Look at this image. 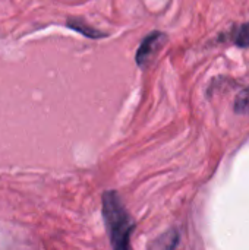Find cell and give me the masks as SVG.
Listing matches in <instances>:
<instances>
[{
  "mask_svg": "<svg viewBox=\"0 0 249 250\" xmlns=\"http://www.w3.org/2000/svg\"><path fill=\"white\" fill-rule=\"evenodd\" d=\"M233 42L238 47H249V22L238 26L233 32Z\"/></svg>",
  "mask_w": 249,
  "mask_h": 250,
  "instance_id": "4",
  "label": "cell"
},
{
  "mask_svg": "<svg viewBox=\"0 0 249 250\" xmlns=\"http://www.w3.org/2000/svg\"><path fill=\"white\" fill-rule=\"evenodd\" d=\"M178 243H179V233L175 229H170L169 231L163 233L151 243L150 250H175Z\"/></svg>",
  "mask_w": 249,
  "mask_h": 250,
  "instance_id": "3",
  "label": "cell"
},
{
  "mask_svg": "<svg viewBox=\"0 0 249 250\" xmlns=\"http://www.w3.org/2000/svg\"><path fill=\"white\" fill-rule=\"evenodd\" d=\"M235 111L238 114H248L249 116V88L241 91L235 100Z\"/></svg>",
  "mask_w": 249,
  "mask_h": 250,
  "instance_id": "6",
  "label": "cell"
},
{
  "mask_svg": "<svg viewBox=\"0 0 249 250\" xmlns=\"http://www.w3.org/2000/svg\"><path fill=\"white\" fill-rule=\"evenodd\" d=\"M103 218L113 250H132L129 245L134 221L125 209L119 195L113 190L103 195Z\"/></svg>",
  "mask_w": 249,
  "mask_h": 250,
  "instance_id": "1",
  "label": "cell"
},
{
  "mask_svg": "<svg viewBox=\"0 0 249 250\" xmlns=\"http://www.w3.org/2000/svg\"><path fill=\"white\" fill-rule=\"evenodd\" d=\"M166 41H167L166 34H163L160 31H154L150 35H147L142 40V42H141V45H139V48L136 51V63H138V66L145 67L150 63V60L158 53V50L163 47V44Z\"/></svg>",
  "mask_w": 249,
  "mask_h": 250,
  "instance_id": "2",
  "label": "cell"
},
{
  "mask_svg": "<svg viewBox=\"0 0 249 250\" xmlns=\"http://www.w3.org/2000/svg\"><path fill=\"white\" fill-rule=\"evenodd\" d=\"M68 25H69V28L78 31V32H81V34H84L85 37H90V38H100V37H104V35H106V34H103V32H98L97 29H92V28L87 26L84 22L69 21Z\"/></svg>",
  "mask_w": 249,
  "mask_h": 250,
  "instance_id": "5",
  "label": "cell"
}]
</instances>
